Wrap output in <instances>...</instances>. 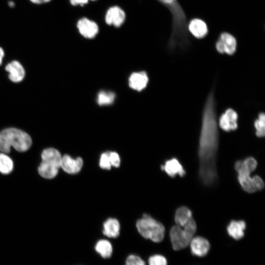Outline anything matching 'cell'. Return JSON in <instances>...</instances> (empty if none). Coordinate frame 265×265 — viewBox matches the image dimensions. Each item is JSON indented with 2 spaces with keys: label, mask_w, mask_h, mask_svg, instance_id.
Masks as SVG:
<instances>
[{
  "label": "cell",
  "mask_w": 265,
  "mask_h": 265,
  "mask_svg": "<svg viewBox=\"0 0 265 265\" xmlns=\"http://www.w3.org/2000/svg\"><path fill=\"white\" fill-rule=\"evenodd\" d=\"M108 154L111 165L118 167L120 164L119 155L115 152H108Z\"/></svg>",
  "instance_id": "cell-28"
},
{
  "label": "cell",
  "mask_w": 265,
  "mask_h": 265,
  "mask_svg": "<svg viewBox=\"0 0 265 265\" xmlns=\"http://www.w3.org/2000/svg\"><path fill=\"white\" fill-rule=\"evenodd\" d=\"M161 169L164 170L170 177H174L177 175L183 177L186 174V171L180 161L175 158L166 160L164 165L161 166Z\"/></svg>",
  "instance_id": "cell-13"
},
{
  "label": "cell",
  "mask_w": 265,
  "mask_h": 265,
  "mask_svg": "<svg viewBox=\"0 0 265 265\" xmlns=\"http://www.w3.org/2000/svg\"><path fill=\"white\" fill-rule=\"evenodd\" d=\"M170 11L172 17H177L181 15L184 10L178 0H158Z\"/></svg>",
  "instance_id": "cell-21"
},
{
  "label": "cell",
  "mask_w": 265,
  "mask_h": 265,
  "mask_svg": "<svg viewBox=\"0 0 265 265\" xmlns=\"http://www.w3.org/2000/svg\"><path fill=\"white\" fill-rule=\"evenodd\" d=\"M61 160L50 159H42V162L38 167L39 174L46 179L54 178L61 167Z\"/></svg>",
  "instance_id": "cell-7"
},
{
  "label": "cell",
  "mask_w": 265,
  "mask_h": 265,
  "mask_svg": "<svg viewBox=\"0 0 265 265\" xmlns=\"http://www.w3.org/2000/svg\"><path fill=\"white\" fill-rule=\"evenodd\" d=\"M136 226L142 237L154 242H161L164 237L163 225L148 214H144L142 218L138 220Z\"/></svg>",
  "instance_id": "cell-3"
},
{
  "label": "cell",
  "mask_w": 265,
  "mask_h": 265,
  "mask_svg": "<svg viewBox=\"0 0 265 265\" xmlns=\"http://www.w3.org/2000/svg\"><path fill=\"white\" fill-rule=\"evenodd\" d=\"M125 12L119 7L115 6L109 8L106 12L105 21L107 24L120 26L125 19Z\"/></svg>",
  "instance_id": "cell-12"
},
{
  "label": "cell",
  "mask_w": 265,
  "mask_h": 265,
  "mask_svg": "<svg viewBox=\"0 0 265 265\" xmlns=\"http://www.w3.org/2000/svg\"><path fill=\"white\" fill-rule=\"evenodd\" d=\"M188 31L195 38L202 39L208 34V29L206 23L200 19H193L188 24Z\"/></svg>",
  "instance_id": "cell-15"
},
{
  "label": "cell",
  "mask_w": 265,
  "mask_h": 265,
  "mask_svg": "<svg viewBox=\"0 0 265 265\" xmlns=\"http://www.w3.org/2000/svg\"><path fill=\"white\" fill-rule=\"evenodd\" d=\"M219 142L218 122L214 90L207 96L202 114L199 140V175L206 186L214 184L217 179L215 158Z\"/></svg>",
  "instance_id": "cell-1"
},
{
  "label": "cell",
  "mask_w": 265,
  "mask_h": 265,
  "mask_svg": "<svg viewBox=\"0 0 265 265\" xmlns=\"http://www.w3.org/2000/svg\"><path fill=\"white\" fill-rule=\"evenodd\" d=\"M99 165L101 168L110 169L111 165L109 159L108 152L103 153L100 157Z\"/></svg>",
  "instance_id": "cell-27"
},
{
  "label": "cell",
  "mask_w": 265,
  "mask_h": 265,
  "mask_svg": "<svg viewBox=\"0 0 265 265\" xmlns=\"http://www.w3.org/2000/svg\"><path fill=\"white\" fill-rule=\"evenodd\" d=\"M124 265H146V263L139 256L132 254L126 258Z\"/></svg>",
  "instance_id": "cell-25"
},
{
  "label": "cell",
  "mask_w": 265,
  "mask_h": 265,
  "mask_svg": "<svg viewBox=\"0 0 265 265\" xmlns=\"http://www.w3.org/2000/svg\"><path fill=\"white\" fill-rule=\"evenodd\" d=\"M115 94L108 90H101L97 96V102L100 106H107L112 104L115 99Z\"/></svg>",
  "instance_id": "cell-22"
},
{
  "label": "cell",
  "mask_w": 265,
  "mask_h": 265,
  "mask_svg": "<svg viewBox=\"0 0 265 265\" xmlns=\"http://www.w3.org/2000/svg\"><path fill=\"white\" fill-rule=\"evenodd\" d=\"M189 244L192 253L198 257L206 255L210 248L209 241L206 238L200 236L193 237Z\"/></svg>",
  "instance_id": "cell-10"
},
{
  "label": "cell",
  "mask_w": 265,
  "mask_h": 265,
  "mask_svg": "<svg viewBox=\"0 0 265 265\" xmlns=\"http://www.w3.org/2000/svg\"><path fill=\"white\" fill-rule=\"evenodd\" d=\"M192 218L191 211L186 206L178 208L175 212V222L181 227L185 226Z\"/></svg>",
  "instance_id": "cell-20"
},
{
  "label": "cell",
  "mask_w": 265,
  "mask_h": 265,
  "mask_svg": "<svg viewBox=\"0 0 265 265\" xmlns=\"http://www.w3.org/2000/svg\"><path fill=\"white\" fill-rule=\"evenodd\" d=\"M88 1V0H70V3L73 5H84Z\"/></svg>",
  "instance_id": "cell-29"
},
{
  "label": "cell",
  "mask_w": 265,
  "mask_h": 265,
  "mask_svg": "<svg viewBox=\"0 0 265 265\" xmlns=\"http://www.w3.org/2000/svg\"></svg>",
  "instance_id": "cell-33"
},
{
  "label": "cell",
  "mask_w": 265,
  "mask_h": 265,
  "mask_svg": "<svg viewBox=\"0 0 265 265\" xmlns=\"http://www.w3.org/2000/svg\"><path fill=\"white\" fill-rule=\"evenodd\" d=\"M94 249L96 252L104 259L110 258L113 253V247L108 240L102 239L97 241Z\"/></svg>",
  "instance_id": "cell-19"
},
{
  "label": "cell",
  "mask_w": 265,
  "mask_h": 265,
  "mask_svg": "<svg viewBox=\"0 0 265 265\" xmlns=\"http://www.w3.org/2000/svg\"><path fill=\"white\" fill-rule=\"evenodd\" d=\"M15 2L12 0H10L8 2V5L10 7H13L15 6Z\"/></svg>",
  "instance_id": "cell-32"
},
{
  "label": "cell",
  "mask_w": 265,
  "mask_h": 265,
  "mask_svg": "<svg viewBox=\"0 0 265 265\" xmlns=\"http://www.w3.org/2000/svg\"><path fill=\"white\" fill-rule=\"evenodd\" d=\"M148 77L146 72L141 71L132 73L128 80L129 86L136 91H141L147 85Z\"/></svg>",
  "instance_id": "cell-14"
},
{
  "label": "cell",
  "mask_w": 265,
  "mask_h": 265,
  "mask_svg": "<svg viewBox=\"0 0 265 265\" xmlns=\"http://www.w3.org/2000/svg\"><path fill=\"white\" fill-rule=\"evenodd\" d=\"M32 3L41 4L50 2L51 0H29Z\"/></svg>",
  "instance_id": "cell-30"
},
{
  "label": "cell",
  "mask_w": 265,
  "mask_h": 265,
  "mask_svg": "<svg viewBox=\"0 0 265 265\" xmlns=\"http://www.w3.org/2000/svg\"><path fill=\"white\" fill-rule=\"evenodd\" d=\"M254 125L256 135L259 137H264L265 135V115L264 113H259L258 118L254 121Z\"/></svg>",
  "instance_id": "cell-24"
},
{
  "label": "cell",
  "mask_w": 265,
  "mask_h": 265,
  "mask_svg": "<svg viewBox=\"0 0 265 265\" xmlns=\"http://www.w3.org/2000/svg\"><path fill=\"white\" fill-rule=\"evenodd\" d=\"M77 27L81 35L89 39L94 38L99 31L97 24L86 18H82L78 21Z\"/></svg>",
  "instance_id": "cell-9"
},
{
  "label": "cell",
  "mask_w": 265,
  "mask_h": 265,
  "mask_svg": "<svg viewBox=\"0 0 265 265\" xmlns=\"http://www.w3.org/2000/svg\"><path fill=\"white\" fill-rule=\"evenodd\" d=\"M83 165V160L80 157L72 158L68 155L62 157L61 167L69 174H76L80 171Z\"/></svg>",
  "instance_id": "cell-11"
},
{
  "label": "cell",
  "mask_w": 265,
  "mask_h": 265,
  "mask_svg": "<svg viewBox=\"0 0 265 265\" xmlns=\"http://www.w3.org/2000/svg\"><path fill=\"white\" fill-rule=\"evenodd\" d=\"M5 70L9 73V79L14 82L22 81L25 75L23 67L17 61H13L8 63L5 67Z\"/></svg>",
  "instance_id": "cell-16"
},
{
  "label": "cell",
  "mask_w": 265,
  "mask_h": 265,
  "mask_svg": "<svg viewBox=\"0 0 265 265\" xmlns=\"http://www.w3.org/2000/svg\"><path fill=\"white\" fill-rule=\"evenodd\" d=\"M120 226L119 221L115 218L107 219L103 224V233L110 238H116L120 235Z\"/></svg>",
  "instance_id": "cell-18"
},
{
  "label": "cell",
  "mask_w": 265,
  "mask_h": 265,
  "mask_svg": "<svg viewBox=\"0 0 265 265\" xmlns=\"http://www.w3.org/2000/svg\"><path fill=\"white\" fill-rule=\"evenodd\" d=\"M4 55V51L2 48L0 47V65H1L3 57Z\"/></svg>",
  "instance_id": "cell-31"
},
{
  "label": "cell",
  "mask_w": 265,
  "mask_h": 265,
  "mask_svg": "<svg viewBox=\"0 0 265 265\" xmlns=\"http://www.w3.org/2000/svg\"><path fill=\"white\" fill-rule=\"evenodd\" d=\"M238 172V179L242 188L248 193H254L262 190L265 184L262 179L258 175L251 177V172L244 170H239Z\"/></svg>",
  "instance_id": "cell-5"
},
{
  "label": "cell",
  "mask_w": 265,
  "mask_h": 265,
  "mask_svg": "<svg viewBox=\"0 0 265 265\" xmlns=\"http://www.w3.org/2000/svg\"><path fill=\"white\" fill-rule=\"evenodd\" d=\"M14 164L12 159L5 153H0V172L8 174L13 169Z\"/></svg>",
  "instance_id": "cell-23"
},
{
  "label": "cell",
  "mask_w": 265,
  "mask_h": 265,
  "mask_svg": "<svg viewBox=\"0 0 265 265\" xmlns=\"http://www.w3.org/2000/svg\"><path fill=\"white\" fill-rule=\"evenodd\" d=\"M238 115L236 111L228 108L223 113L219 119V126L226 132L234 131L238 128Z\"/></svg>",
  "instance_id": "cell-8"
},
{
  "label": "cell",
  "mask_w": 265,
  "mask_h": 265,
  "mask_svg": "<svg viewBox=\"0 0 265 265\" xmlns=\"http://www.w3.org/2000/svg\"><path fill=\"white\" fill-rule=\"evenodd\" d=\"M246 228V223L243 220H232L227 226L229 235L236 240L242 238Z\"/></svg>",
  "instance_id": "cell-17"
},
{
  "label": "cell",
  "mask_w": 265,
  "mask_h": 265,
  "mask_svg": "<svg viewBox=\"0 0 265 265\" xmlns=\"http://www.w3.org/2000/svg\"><path fill=\"white\" fill-rule=\"evenodd\" d=\"M196 224L193 218L183 227L176 225L170 231V237L174 250L185 248L189 244L196 231Z\"/></svg>",
  "instance_id": "cell-4"
},
{
  "label": "cell",
  "mask_w": 265,
  "mask_h": 265,
  "mask_svg": "<svg viewBox=\"0 0 265 265\" xmlns=\"http://www.w3.org/2000/svg\"><path fill=\"white\" fill-rule=\"evenodd\" d=\"M237 41L235 37L226 32H222L215 44L217 51L220 53L233 54L237 49Z\"/></svg>",
  "instance_id": "cell-6"
},
{
  "label": "cell",
  "mask_w": 265,
  "mask_h": 265,
  "mask_svg": "<svg viewBox=\"0 0 265 265\" xmlns=\"http://www.w3.org/2000/svg\"><path fill=\"white\" fill-rule=\"evenodd\" d=\"M32 144L30 136L19 129L10 128L0 132V151L8 153L11 147L17 151L23 152L28 150Z\"/></svg>",
  "instance_id": "cell-2"
},
{
  "label": "cell",
  "mask_w": 265,
  "mask_h": 265,
  "mask_svg": "<svg viewBox=\"0 0 265 265\" xmlns=\"http://www.w3.org/2000/svg\"><path fill=\"white\" fill-rule=\"evenodd\" d=\"M148 265H167V262L163 256L155 254L148 258Z\"/></svg>",
  "instance_id": "cell-26"
}]
</instances>
